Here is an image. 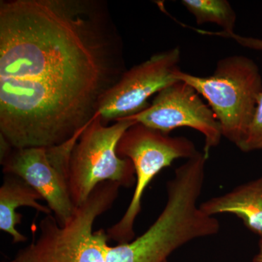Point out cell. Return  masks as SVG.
Returning a JSON list of instances; mask_svg holds the SVG:
<instances>
[{
  "label": "cell",
  "instance_id": "cell-1",
  "mask_svg": "<svg viewBox=\"0 0 262 262\" xmlns=\"http://www.w3.org/2000/svg\"><path fill=\"white\" fill-rule=\"evenodd\" d=\"M127 70L107 2L0 1V136L13 148L71 140Z\"/></svg>",
  "mask_w": 262,
  "mask_h": 262
},
{
  "label": "cell",
  "instance_id": "cell-2",
  "mask_svg": "<svg viewBox=\"0 0 262 262\" xmlns=\"http://www.w3.org/2000/svg\"><path fill=\"white\" fill-rule=\"evenodd\" d=\"M207 160L204 152L198 151L176 169L173 178L166 184V203L156 221L130 242L108 245L106 262H165L188 243L220 232V222L206 215L198 203Z\"/></svg>",
  "mask_w": 262,
  "mask_h": 262
},
{
  "label": "cell",
  "instance_id": "cell-3",
  "mask_svg": "<svg viewBox=\"0 0 262 262\" xmlns=\"http://www.w3.org/2000/svg\"><path fill=\"white\" fill-rule=\"evenodd\" d=\"M120 187L115 182L98 184L67 225H59L54 215H46L37 238L11 262H106V232L93 228L96 219L113 207Z\"/></svg>",
  "mask_w": 262,
  "mask_h": 262
},
{
  "label": "cell",
  "instance_id": "cell-4",
  "mask_svg": "<svg viewBox=\"0 0 262 262\" xmlns=\"http://www.w3.org/2000/svg\"><path fill=\"white\" fill-rule=\"evenodd\" d=\"M177 78L192 86L208 101L220 122L222 136L238 147L262 94V77L256 62L234 55L217 62L214 72L208 77L180 70Z\"/></svg>",
  "mask_w": 262,
  "mask_h": 262
},
{
  "label": "cell",
  "instance_id": "cell-5",
  "mask_svg": "<svg viewBox=\"0 0 262 262\" xmlns=\"http://www.w3.org/2000/svg\"><path fill=\"white\" fill-rule=\"evenodd\" d=\"M136 122L126 118L108 126L96 114L82 131L70 159V189L76 208L101 183L115 182L121 187L136 185L134 164L118 156L117 146L124 133Z\"/></svg>",
  "mask_w": 262,
  "mask_h": 262
},
{
  "label": "cell",
  "instance_id": "cell-6",
  "mask_svg": "<svg viewBox=\"0 0 262 262\" xmlns=\"http://www.w3.org/2000/svg\"><path fill=\"white\" fill-rule=\"evenodd\" d=\"M192 141L184 136H170L136 122L120 138L117 153L134 164L136 185L134 194L121 220L106 231L108 239L119 244L135 237L134 223L141 210V201L146 187L163 169L176 160L189 159L198 153Z\"/></svg>",
  "mask_w": 262,
  "mask_h": 262
},
{
  "label": "cell",
  "instance_id": "cell-7",
  "mask_svg": "<svg viewBox=\"0 0 262 262\" xmlns=\"http://www.w3.org/2000/svg\"><path fill=\"white\" fill-rule=\"evenodd\" d=\"M82 131L59 145L13 147L0 159L3 173L17 176L34 188L61 226L67 225L77 210L71 196L70 165Z\"/></svg>",
  "mask_w": 262,
  "mask_h": 262
},
{
  "label": "cell",
  "instance_id": "cell-8",
  "mask_svg": "<svg viewBox=\"0 0 262 262\" xmlns=\"http://www.w3.org/2000/svg\"><path fill=\"white\" fill-rule=\"evenodd\" d=\"M180 62L181 50L177 46L127 70L100 103L98 114L103 124L128 118L149 107L148 98L178 82Z\"/></svg>",
  "mask_w": 262,
  "mask_h": 262
},
{
  "label": "cell",
  "instance_id": "cell-9",
  "mask_svg": "<svg viewBox=\"0 0 262 262\" xmlns=\"http://www.w3.org/2000/svg\"><path fill=\"white\" fill-rule=\"evenodd\" d=\"M128 118L165 134L178 127L194 129L205 137L203 152L207 157L223 137L220 122L209 105L194 88L182 80L161 90L149 107Z\"/></svg>",
  "mask_w": 262,
  "mask_h": 262
},
{
  "label": "cell",
  "instance_id": "cell-10",
  "mask_svg": "<svg viewBox=\"0 0 262 262\" xmlns=\"http://www.w3.org/2000/svg\"><path fill=\"white\" fill-rule=\"evenodd\" d=\"M206 215L232 214L262 238V175L200 204Z\"/></svg>",
  "mask_w": 262,
  "mask_h": 262
},
{
  "label": "cell",
  "instance_id": "cell-11",
  "mask_svg": "<svg viewBox=\"0 0 262 262\" xmlns=\"http://www.w3.org/2000/svg\"><path fill=\"white\" fill-rule=\"evenodd\" d=\"M40 200H43L42 196L24 179L13 174H5L0 187V229L11 235L14 244L27 241L16 229L22 220V215L16 211L19 207H30L45 215L53 214L48 206L38 202Z\"/></svg>",
  "mask_w": 262,
  "mask_h": 262
},
{
  "label": "cell",
  "instance_id": "cell-12",
  "mask_svg": "<svg viewBox=\"0 0 262 262\" xmlns=\"http://www.w3.org/2000/svg\"><path fill=\"white\" fill-rule=\"evenodd\" d=\"M181 3L198 25L215 24L226 34L234 33L237 15L227 0H182Z\"/></svg>",
  "mask_w": 262,
  "mask_h": 262
},
{
  "label": "cell",
  "instance_id": "cell-13",
  "mask_svg": "<svg viewBox=\"0 0 262 262\" xmlns=\"http://www.w3.org/2000/svg\"><path fill=\"white\" fill-rule=\"evenodd\" d=\"M238 148L244 152L262 150V94L244 140Z\"/></svg>",
  "mask_w": 262,
  "mask_h": 262
},
{
  "label": "cell",
  "instance_id": "cell-14",
  "mask_svg": "<svg viewBox=\"0 0 262 262\" xmlns=\"http://www.w3.org/2000/svg\"><path fill=\"white\" fill-rule=\"evenodd\" d=\"M205 34L207 35H215L219 36L224 38H229L232 40L235 41L236 42L238 43L239 46H243L244 48H249V49L255 50V51H262V39H258V38L251 37H244V36H241L239 34H235V33H232V34H226L223 32H206Z\"/></svg>",
  "mask_w": 262,
  "mask_h": 262
},
{
  "label": "cell",
  "instance_id": "cell-15",
  "mask_svg": "<svg viewBox=\"0 0 262 262\" xmlns=\"http://www.w3.org/2000/svg\"><path fill=\"white\" fill-rule=\"evenodd\" d=\"M253 262H262V238H260L258 251L257 254L253 258Z\"/></svg>",
  "mask_w": 262,
  "mask_h": 262
},
{
  "label": "cell",
  "instance_id": "cell-16",
  "mask_svg": "<svg viewBox=\"0 0 262 262\" xmlns=\"http://www.w3.org/2000/svg\"><path fill=\"white\" fill-rule=\"evenodd\" d=\"M165 262H168V260H167V261H165Z\"/></svg>",
  "mask_w": 262,
  "mask_h": 262
}]
</instances>
